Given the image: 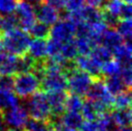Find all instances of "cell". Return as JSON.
Here are the masks:
<instances>
[{
	"instance_id": "52a82bcc",
	"label": "cell",
	"mask_w": 132,
	"mask_h": 131,
	"mask_svg": "<svg viewBox=\"0 0 132 131\" xmlns=\"http://www.w3.org/2000/svg\"><path fill=\"white\" fill-rule=\"evenodd\" d=\"M86 95H87V99L95 103H98L108 110L112 107L114 95L107 90L104 81L101 80L100 77H96L94 79L92 86Z\"/></svg>"
},
{
	"instance_id": "d6986e66",
	"label": "cell",
	"mask_w": 132,
	"mask_h": 131,
	"mask_svg": "<svg viewBox=\"0 0 132 131\" xmlns=\"http://www.w3.org/2000/svg\"><path fill=\"white\" fill-rule=\"evenodd\" d=\"M89 55L97 64H99V65L101 66V68H102V66L107 61H109V60H111V59L113 58L112 51L109 48H107L106 46L102 45V44H96L95 47L92 49V51L90 52Z\"/></svg>"
},
{
	"instance_id": "60d3db41",
	"label": "cell",
	"mask_w": 132,
	"mask_h": 131,
	"mask_svg": "<svg viewBox=\"0 0 132 131\" xmlns=\"http://www.w3.org/2000/svg\"><path fill=\"white\" fill-rule=\"evenodd\" d=\"M4 131H22L21 129H18V128H12L10 127L9 129H5Z\"/></svg>"
},
{
	"instance_id": "ee69618b",
	"label": "cell",
	"mask_w": 132,
	"mask_h": 131,
	"mask_svg": "<svg viewBox=\"0 0 132 131\" xmlns=\"http://www.w3.org/2000/svg\"><path fill=\"white\" fill-rule=\"evenodd\" d=\"M51 131H54V130H53V129H52V128H51Z\"/></svg>"
},
{
	"instance_id": "30bf717a",
	"label": "cell",
	"mask_w": 132,
	"mask_h": 131,
	"mask_svg": "<svg viewBox=\"0 0 132 131\" xmlns=\"http://www.w3.org/2000/svg\"><path fill=\"white\" fill-rule=\"evenodd\" d=\"M102 11L106 15L116 19L131 18V4L123 0H106L102 6Z\"/></svg>"
},
{
	"instance_id": "7bdbcfd3",
	"label": "cell",
	"mask_w": 132,
	"mask_h": 131,
	"mask_svg": "<svg viewBox=\"0 0 132 131\" xmlns=\"http://www.w3.org/2000/svg\"><path fill=\"white\" fill-rule=\"evenodd\" d=\"M3 52H4V51H0V58H1V54H2Z\"/></svg>"
},
{
	"instance_id": "5b68a950",
	"label": "cell",
	"mask_w": 132,
	"mask_h": 131,
	"mask_svg": "<svg viewBox=\"0 0 132 131\" xmlns=\"http://www.w3.org/2000/svg\"><path fill=\"white\" fill-rule=\"evenodd\" d=\"M40 87V82L33 71L18 73L14 78V91L20 98H27Z\"/></svg>"
},
{
	"instance_id": "4fadbf2b",
	"label": "cell",
	"mask_w": 132,
	"mask_h": 131,
	"mask_svg": "<svg viewBox=\"0 0 132 131\" xmlns=\"http://www.w3.org/2000/svg\"><path fill=\"white\" fill-rule=\"evenodd\" d=\"M47 100L51 110V117L61 116L65 111V102L67 95L65 91L62 92H48Z\"/></svg>"
},
{
	"instance_id": "ab89813d",
	"label": "cell",
	"mask_w": 132,
	"mask_h": 131,
	"mask_svg": "<svg viewBox=\"0 0 132 131\" xmlns=\"http://www.w3.org/2000/svg\"><path fill=\"white\" fill-rule=\"evenodd\" d=\"M5 129H6V124L3 119V114L0 111V131H4Z\"/></svg>"
},
{
	"instance_id": "f1b7e54d",
	"label": "cell",
	"mask_w": 132,
	"mask_h": 131,
	"mask_svg": "<svg viewBox=\"0 0 132 131\" xmlns=\"http://www.w3.org/2000/svg\"><path fill=\"white\" fill-rule=\"evenodd\" d=\"M62 56L68 62H72L78 56V51H77L74 40L64 43L62 44Z\"/></svg>"
},
{
	"instance_id": "d6a6232c",
	"label": "cell",
	"mask_w": 132,
	"mask_h": 131,
	"mask_svg": "<svg viewBox=\"0 0 132 131\" xmlns=\"http://www.w3.org/2000/svg\"><path fill=\"white\" fill-rule=\"evenodd\" d=\"M120 76L125 82V84L128 88H130L132 82V69H131V64H125L122 65V69L120 73Z\"/></svg>"
},
{
	"instance_id": "7a4b0ae2",
	"label": "cell",
	"mask_w": 132,
	"mask_h": 131,
	"mask_svg": "<svg viewBox=\"0 0 132 131\" xmlns=\"http://www.w3.org/2000/svg\"><path fill=\"white\" fill-rule=\"evenodd\" d=\"M40 86L45 92H62L68 89L66 70L50 60H44V69L40 79Z\"/></svg>"
},
{
	"instance_id": "d590c367",
	"label": "cell",
	"mask_w": 132,
	"mask_h": 131,
	"mask_svg": "<svg viewBox=\"0 0 132 131\" xmlns=\"http://www.w3.org/2000/svg\"><path fill=\"white\" fill-rule=\"evenodd\" d=\"M80 131H101L97 120H84L81 125Z\"/></svg>"
},
{
	"instance_id": "e0dca14e",
	"label": "cell",
	"mask_w": 132,
	"mask_h": 131,
	"mask_svg": "<svg viewBox=\"0 0 132 131\" xmlns=\"http://www.w3.org/2000/svg\"><path fill=\"white\" fill-rule=\"evenodd\" d=\"M131 47L130 40H125L112 51L114 59L120 61L122 65L131 64Z\"/></svg>"
},
{
	"instance_id": "8992f818",
	"label": "cell",
	"mask_w": 132,
	"mask_h": 131,
	"mask_svg": "<svg viewBox=\"0 0 132 131\" xmlns=\"http://www.w3.org/2000/svg\"><path fill=\"white\" fill-rule=\"evenodd\" d=\"M14 15L16 18L19 27L25 31H29L35 22L37 21L36 10L32 3L28 0H19L15 6Z\"/></svg>"
},
{
	"instance_id": "6da1fadb",
	"label": "cell",
	"mask_w": 132,
	"mask_h": 131,
	"mask_svg": "<svg viewBox=\"0 0 132 131\" xmlns=\"http://www.w3.org/2000/svg\"><path fill=\"white\" fill-rule=\"evenodd\" d=\"M30 35L27 31L19 27L3 32L0 36V51H4L15 56L27 54L29 47Z\"/></svg>"
},
{
	"instance_id": "277c9868",
	"label": "cell",
	"mask_w": 132,
	"mask_h": 131,
	"mask_svg": "<svg viewBox=\"0 0 132 131\" xmlns=\"http://www.w3.org/2000/svg\"><path fill=\"white\" fill-rule=\"evenodd\" d=\"M68 89L71 94H75L80 96L87 95L88 91L92 86L95 77L90 75L86 71L73 66L66 71Z\"/></svg>"
},
{
	"instance_id": "4316f807",
	"label": "cell",
	"mask_w": 132,
	"mask_h": 131,
	"mask_svg": "<svg viewBox=\"0 0 132 131\" xmlns=\"http://www.w3.org/2000/svg\"><path fill=\"white\" fill-rule=\"evenodd\" d=\"M116 30L120 33L125 40H131L132 34V22L131 18H123V19H119L117 25H116Z\"/></svg>"
},
{
	"instance_id": "9c48e42d",
	"label": "cell",
	"mask_w": 132,
	"mask_h": 131,
	"mask_svg": "<svg viewBox=\"0 0 132 131\" xmlns=\"http://www.w3.org/2000/svg\"><path fill=\"white\" fill-rule=\"evenodd\" d=\"M29 115L27 113L25 106H22L20 104L4 111L3 114L5 124L9 127L18 128V129H22L25 127Z\"/></svg>"
},
{
	"instance_id": "cb8c5ba5",
	"label": "cell",
	"mask_w": 132,
	"mask_h": 131,
	"mask_svg": "<svg viewBox=\"0 0 132 131\" xmlns=\"http://www.w3.org/2000/svg\"><path fill=\"white\" fill-rule=\"evenodd\" d=\"M122 69V64L116 59H111L107 61L101 68V74L104 76H116L120 75V73Z\"/></svg>"
},
{
	"instance_id": "e575fe53",
	"label": "cell",
	"mask_w": 132,
	"mask_h": 131,
	"mask_svg": "<svg viewBox=\"0 0 132 131\" xmlns=\"http://www.w3.org/2000/svg\"><path fill=\"white\" fill-rule=\"evenodd\" d=\"M0 88L4 90H14V77L12 75H0Z\"/></svg>"
},
{
	"instance_id": "8d00e7d4",
	"label": "cell",
	"mask_w": 132,
	"mask_h": 131,
	"mask_svg": "<svg viewBox=\"0 0 132 131\" xmlns=\"http://www.w3.org/2000/svg\"><path fill=\"white\" fill-rule=\"evenodd\" d=\"M44 1L46 2L47 4H49L52 7H54L55 9H57L58 11L65 9L67 2V0H44Z\"/></svg>"
},
{
	"instance_id": "f35d334b",
	"label": "cell",
	"mask_w": 132,
	"mask_h": 131,
	"mask_svg": "<svg viewBox=\"0 0 132 131\" xmlns=\"http://www.w3.org/2000/svg\"><path fill=\"white\" fill-rule=\"evenodd\" d=\"M111 131H131L130 126H115Z\"/></svg>"
},
{
	"instance_id": "44dd1931",
	"label": "cell",
	"mask_w": 132,
	"mask_h": 131,
	"mask_svg": "<svg viewBox=\"0 0 132 131\" xmlns=\"http://www.w3.org/2000/svg\"><path fill=\"white\" fill-rule=\"evenodd\" d=\"M104 84L106 86L107 90L110 92L113 95H116L120 94L121 92L125 91V90H129L128 88L122 81L120 75H116V76H108L105 78Z\"/></svg>"
},
{
	"instance_id": "7402d4cb",
	"label": "cell",
	"mask_w": 132,
	"mask_h": 131,
	"mask_svg": "<svg viewBox=\"0 0 132 131\" xmlns=\"http://www.w3.org/2000/svg\"><path fill=\"white\" fill-rule=\"evenodd\" d=\"M60 118L66 125L76 131L80 129L81 125L84 121V119H83L81 113H77V112H68L67 111V113L64 112L60 116Z\"/></svg>"
},
{
	"instance_id": "7c38bea8",
	"label": "cell",
	"mask_w": 132,
	"mask_h": 131,
	"mask_svg": "<svg viewBox=\"0 0 132 131\" xmlns=\"http://www.w3.org/2000/svg\"><path fill=\"white\" fill-rule=\"evenodd\" d=\"M74 66L89 73L93 77H100L101 66L97 64L90 55H79L74 59Z\"/></svg>"
},
{
	"instance_id": "74e56055",
	"label": "cell",
	"mask_w": 132,
	"mask_h": 131,
	"mask_svg": "<svg viewBox=\"0 0 132 131\" xmlns=\"http://www.w3.org/2000/svg\"><path fill=\"white\" fill-rule=\"evenodd\" d=\"M85 1L88 4V6L94 8H99V9L102 8L103 4L105 2V0H85Z\"/></svg>"
},
{
	"instance_id": "484cf974",
	"label": "cell",
	"mask_w": 132,
	"mask_h": 131,
	"mask_svg": "<svg viewBox=\"0 0 132 131\" xmlns=\"http://www.w3.org/2000/svg\"><path fill=\"white\" fill-rule=\"evenodd\" d=\"M83 103H84V101H83V99L80 95H77L75 94H70V95H67L66 97L65 109L68 112L80 113Z\"/></svg>"
},
{
	"instance_id": "b9f144b4",
	"label": "cell",
	"mask_w": 132,
	"mask_h": 131,
	"mask_svg": "<svg viewBox=\"0 0 132 131\" xmlns=\"http://www.w3.org/2000/svg\"><path fill=\"white\" fill-rule=\"evenodd\" d=\"M28 1H30V2H39L40 0H28Z\"/></svg>"
},
{
	"instance_id": "f546056e",
	"label": "cell",
	"mask_w": 132,
	"mask_h": 131,
	"mask_svg": "<svg viewBox=\"0 0 132 131\" xmlns=\"http://www.w3.org/2000/svg\"><path fill=\"white\" fill-rule=\"evenodd\" d=\"M26 131H51L50 124H47V121L35 119H28L27 122L25 124Z\"/></svg>"
},
{
	"instance_id": "8fae6325",
	"label": "cell",
	"mask_w": 132,
	"mask_h": 131,
	"mask_svg": "<svg viewBox=\"0 0 132 131\" xmlns=\"http://www.w3.org/2000/svg\"><path fill=\"white\" fill-rule=\"evenodd\" d=\"M35 10H36L37 19L48 26L53 25L56 21L60 19V14L58 10L50 6L46 2H44V0H40Z\"/></svg>"
},
{
	"instance_id": "ffe728a7",
	"label": "cell",
	"mask_w": 132,
	"mask_h": 131,
	"mask_svg": "<svg viewBox=\"0 0 132 131\" xmlns=\"http://www.w3.org/2000/svg\"><path fill=\"white\" fill-rule=\"evenodd\" d=\"M110 115L116 126H130L132 119L130 108L115 109Z\"/></svg>"
},
{
	"instance_id": "ac0fdd59",
	"label": "cell",
	"mask_w": 132,
	"mask_h": 131,
	"mask_svg": "<svg viewBox=\"0 0 132 131\" xmlns=\"http://www.w3.org/2000/svg\"><path fill=\"white\" fill-rule=\"evenodd\" d=\"M20 104L19 97L13 91L4 90L0 88V111L4 112L14 106Z\"/></svg>"
},
{
	"instance_id": "2e32d148",
	"label": "cell",
	"mask_w": 132,
	"mask_h": 131,
	"mask_svg": "<svg viewBox=\"0 0 132 131\" xmlns=\"http://www.w3.org/2000/svg\"><path fill=\"white\" fill-rule=\"evenodd\" d=\"M125 42L123 38L120 35V33L114 27H110L102 33L100 36V42L99 44H102L107 48H109L111 51H113L116 47H118L120 44H121Z\"/></svg>"
},
{
	"instance_id": "ba28073f",
	"label": "cell",
	"mask_w": 132,
	"mask_h": 131,
	"mask_svg": "<svg viewBox=\"0 0 132 131\" xmlns=\"http://www.w3.org/2000/svg\"><path fill=\"white\" fill-rule=\"evenodd\" d=\"M75 33H76V25L66 18V19L58 20L52 25L50 28L49 36L53 40L64 44L74 40Z\"/></svg>"
},
{
	"instance_id": "83f0119b",
	"label": "cell",
	"mask_w": 132,
	"mask_h": 131,
	"mask_svg": "<svg viewBox=\"0 0 132 131\" xmlns=\"http://www.w3.org/2000/svg\"><path fill=\"white\" fill-rule=\"evenodd\" d=\"M28 32L30 35H32L33 38L36 39H46L49 37V32H50V27L46 24H44L40 21H36L32 27L29 29Z\"/></svg>"
},
{
	"instance_id": "836d02e7",
	"label": "cell",
	"mask_w": 132,
	"mask_h": 131,
	"mask_svg": "<svg viewBox=\"0 0 132 131\" xmlns=\"http://www.w3.org/2000/svg\"><path fill=\"white\" fill-rule=\"evenodd\" d=\"M85 4V0H67L65 9L68 11V13H76L84 7Z\"/></svg>"
},
{
	"instance_id": "3957f363",
	"label": "cell",
	"mask_w": 132,
	"mask_h": 131,
	"mask_svg": "<svg viewBox=\"0 0 132 131\" xmlns=\"http://www.w3.org/2000/svg\"><path fill=\"white\" fill-rule=\"evenodd\" d=\"M25 108L32 119L47 121L51 118V110L47 100V95L44 92H36L26 98Z\"/></svg>"
},
{
	"instance_id": "f6af8a7d",
	"label": "cell",
	"mask_w": 132,
	"mask_h": 131,
	"mask_svg": "<svg viewBox=\"0 0 132 131\" xmlns=\"http://www.w3.org/2000/svg\"><path fill=\"white\" fill-rule=\"evenodd\" d=\"M104 131H109V130H104Z\"/></svg>"
},
{
	"instance_id": "d4e9b609",
	"label": "cell",
	"mask_w": 132,
	"mask_h": 131,
	"mask_svg": "<svg viewBox=\"0 0 132 131\" xmlns=\"http://www.w3.org/2000/svg\"><path fill=\"white\" fill-rule=\"evenodd\" d=\"M80 113L83 117L84 120H95L100 115H102V114L99 113L98 109L96 108L95 103L91 100H89V99L84 101Z\"/></svg>"
},
{
	"instance_id": "1f68e13d",
	"label": "cell",
	"mask_w": 132,
	"mask_h": 131,
	"mask_svg": "<svg viewBox=\"0 0 132 131\" xmlns=\"http://www.w3.org/2000/svg\"><path fill=\"white\" fill-rule=\"evenodd\" d=\"M19 0H0V15L14 14Z\"/></svg>"
},
{
	"instance_id": "5bb4252c",
	"label": "cell",
	"mask_w": 132,
	"mask_h": 131,
	"mask_svg": "<svg viewBox=\"0 0 132 131\" xmlns=\"http://www.w3.org/2000/svg\"><path fill=\"white\" fill-rule=\"evenodd\" d=\"M19 57L3 52L0 58V75H14L19 73Z\"/></svg>"
},
{
	"instance_id": "4dcf8cb0",
	"label": "cell",
	"mask_w": 132,
	"mask_h": 131,
	"mask_svg": "<svg viewBox=\"0 0 132 131\" xmlns=\"http://www.w3.org/2000/svg\"><path fill=\"white\" fill-rule=\"evenodd\" d=\"M15 27H19L16 18L14 14L1 15V22H0V29L1 32H7L14 29Z\"/></svg>"
},
{
	"instance_id": "9a60e30c",
	"label": "cell",
	"mask_w": 132,
	"mask_h": 131,
	"mask_svg": "<svg viewBox=\"0 0 132 131\" xmlns=\"http://www.w3.org/2000/svg\"><path fill=\"white\" fill-rule=\"evenodd\" d=\"M27 53L35 61H44L47 57V42L45 39H36L30 42Z\"/></svg>"
},
{
	"instance_id": "603a6c76",
	"label": "cell",
	"mask_w": 132,
	"mask_h": 131,
	"mask_svg": "<svg viewBox=\"0 0 132 131\" xmlns=\"http://www.w3.org/2000/svg\"><path fill=\"white\" fill-rule=\"evenodd\" d=\"M115 109H126L130 108L131 106V92L129 90L121 92L118 95H114L113 104H112Z\"/></svg>"
}]
</instances>
